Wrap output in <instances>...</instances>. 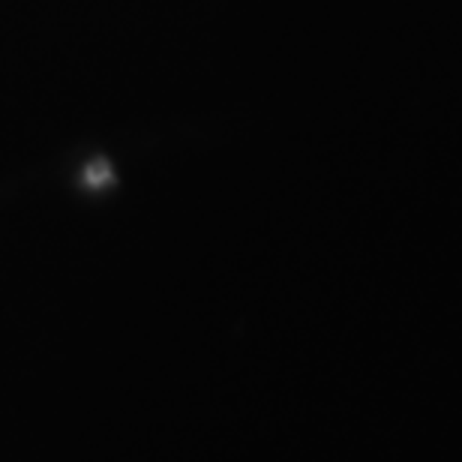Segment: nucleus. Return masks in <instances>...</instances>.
Instances as JSON below:
<instances>
[]
</instances>
